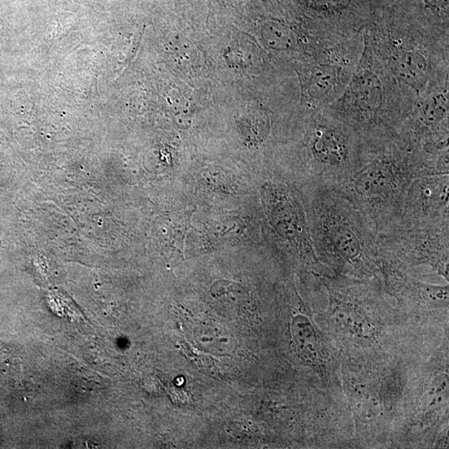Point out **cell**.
I'll return each instance as SVG.
<instances>
[{
    "label": "cell",
    "instance_id": "cell-1",
    "mask_svg": "<svg viewBox=\"0 0 449 449\" xmlns=\"http://www.w3.org/2000/svg\"><path fill=\"white\" fill-rule=\"evenodd\" d=\"M318 259L331 273L378 277L377 234L354 204L334 187H311L303 196Z\"/></svg>",
    "mask_w": 449,
    "mask_h": 449
},
{
    "label": "cell",
    "instance_id": "cell-2",
    "mask_svg": "<svg viewBox=\"0 0 449 449\" xmlns=\"http://www.w3.org/2000/svg\"><path fill=\"white\" fill-rule=\"evenodd\" d=\"M443 175L437 161L404 142L372 147L367 160L338 189L378 235L393 226L405 195L418 177Z\"/></svg>",
    "mask_w": 449,
    "mask_h": 449
},
{
    "label": "cell",
    "instance_id": "cell-3",
    "mask_svg": "<svg viewBox=\"0 0 449 449\" xmlns=\"http://www.w3.org/2000/svg\"><path fill=\"white\" fill-rule=\"evenodd\" d=\"M377 246L396 268L427 267L448 281L449 224L394 226L377 235Z\"/></svg>",
    "mask_w": 449,
    "mask_h": 449
},
{
    "label": "cell",
    "instance_id": "cell-4",
    "mask_svg": "<svg viewBox=\"0 0 449 449\" xmlns=\"http://www.w3.org/2000/svg\"><path fill=\"white\" fill-rule=\"evenodd\" d=\"M371 53L365 45L363 57L343 96L341 112L344 125L369 146L385 140L390 126L382 117L383 85L373 68Z\"/></svg>",
    "mask_w": 449,
    "mask_h": 449
},
{
    "label": "cell",
    "instance_id": "cell-5",
    "mask_svg": "<svg viewBox=\"0 0 449 449\" xmlns=\"http://www.w3.org/2000/svg\"><path fill=\"white\" fill-rule=\"evenodd\" d=\"M264 198L269 223L282 246L316 274L328 270L316 256L303 196L286 186L270 184Z\"/></svg>",
    "mask_w": 449,
    "mask_h": 449
},
{
    "label": "cell",
    "instance_id": "cell-6",
    "mask_svg": "<svg viewBox=\"0 0 449 449\" xmlns=\"http://www.w3.org/2000/svg\"><path fill=\"white\" fill-rule=\"evenodd\" d=\"M448 194V174L416 178L405 195L398 220L392 226L449 224Z\"/></svg>",
    "mask_w": 449,
    "mask_h": 449
},
{
    "label": "cell",
    "instance_id": "cell-7",
    "mask_svg": "<svg viewBox=\"0 0 449 449\" xmlns=\"http://www.w3.org/2000/svg\"><path fill=\"white\" fill-rule=\"evenodd\" d=\"M379 273L385 281V290L400 302L417 307H447L448 285L429 284L413 278L379 257Z\"/></svg>",
    "mask_w": 449,
    "mask_h": 449
},
{
    "label": "cell",
    "instance_id": "cell-8",
    "mask_svg": "<svg viewBox=\"0 0 449 449\" xmlns=\"http://www.w3.org/2000/svg\"><path fill=\"white\" fill-rule=\"evenodd\" d=\"M390 67L400 82L417 91L428 81L429 62L420 51L400 49L395 52L390 59Z\"/></svg>",
    "mask_w": 449,
    "mask_h": 449
},
{
    "label": "cell",
    "instance_id": "cell-9",
    "mask_svg": "<svg viewBox=\"0 0 449 449\" xmlns=\"http://www.w3.org/2000/svg\"><path fill=\"white\" fill-rule=\"evenodd\" d=\"M291 335L300 358L309 365L320 366L321 343L313 321L307 316H296L292 321Z\"/></svg>",
    "mask_w": 449,
    "mask_h": 449
},
{
    "label": "cell",
    "instance_id": "cell-10",
    "mask_svg": "<svg viewBox=\"0 0 449 449\" xmlns=\"http://www.w3.org/2000/svg\"><path fill=\"white\" fill-rule=\"evenodd\" d=\"M339 82L338 69L333 64H319L307 74L304 91L309 101L320 103L332 93Z\"/></svg>",
    "mask_w": 449,
    "mask_h": 449
},
{
    "label": "cell",
    "instance_id": "cell-11",
    "mask_svg": "<svg viewBox=\"0 0 449 449\" xmlns=\"http://www.w3.org/2000/svg\"><path fill=\"white\" fill-rule=\"evenodd\" d=\"M272 31L267 38L269 45L274 49L287 50L294 45V36H292L286 29H270Z\"/></svg>",
    "mask_w": 449,
    "mask_h": 449
},
{
    "label": "cell",
    "instance_id": "cell-12",
    "mask_svg": "<svg viewBox=\"0 0 449 449\" xmlns=\"http://www.w3.org/2000/svg\"><path fill=\"white\" fill-rule=\"evenodd\" d=\"M425 1L437 10H448V0H425Z\"/></svg>",
    "mask_w": 449,
    "mask_h": 449
}]
</instances>
